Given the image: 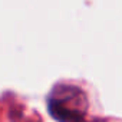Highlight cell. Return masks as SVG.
<instances>
[{
    "label": "cell",
    "instance_id": "1",
    "mask_svg": "<svg viewBox=\"0 0 122 122\" xmlns=\"http://www.w3.org/2000/svg\"><path fill=\"white\" fill-rule=\"evenodd\" d=\"M88 101L73 85H56L47 96V111L59 122H83Z\"/></svg>",
    "mask_w": 122,
    "mask_h": 122
}]
</instances>
